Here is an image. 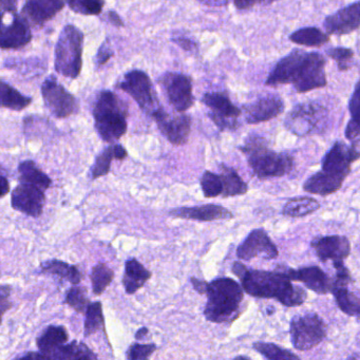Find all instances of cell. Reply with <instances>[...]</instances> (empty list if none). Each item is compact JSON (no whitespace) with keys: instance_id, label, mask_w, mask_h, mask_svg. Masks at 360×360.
Returning <instances> with one entry per match:
<instances>
[{"instance_id":"obj_55","label":"cell","mask_w":360,"mask_h":360,"mask_svg":"<svg viewBox=\"0 0 360 360\" xmlns=\"http://www.w3.org/2000/svg\"><path fill=\"white\" fill-rule=\"evenodd\" d=\"M10 185L5 176H1V198L6 197L9 193Z\"/></svg>"},{"instance_id":"obj_28","label":"cell","mask_w":360,"mask_h":360,"mask_svg":"<svg viewBox=\"0 0 360 360\" xmlns=\"http://www.w3.org/2000/svg\"><path fill=\"white\" fill-rule=\"evenodd\" d=\"M220 176L223 182V198L237 197L248 193V186L233 168L221 165Z\"/></svg>"},{"instance_id":"obj_1","label":"cell","mask_w":360,"mask_h":360,"mask_svg":"<svg viewBox=\"0 0 360 360\" xmlns=\"http://www.w3.org/2000/svg\"><path fill=\"white\" fill-rule=\"evenodd\" d=\"M231 271L239 278L245 292L256 298L277 299L288 307H299L307 299V292L300 286H295L281 269L259 271L248 269L241 262H235Z\"/></svg>"},{"instance_id":"obj_34","label":"cell","mask_w":360,"mask_h":360,"mask_svg":"<svg viewBox=\"0 0 360 360\" xmlns=\"http://www.w3.org/2000/svg\"><path fill=\"white\" fill-rule=\"evenodd\" d=\"M98 356L85 345L77 342L66 343L52 355V359H96Z\"/></svg>"},{"instance_id":"obj_15","label":"cell","mask_w":360,"mask_h":360,"mask_svg":"<svg viewBox=\"0 0 360 360\" xmlns=\"http://www.w3.org/2000/svg\"><path fill=\"white\" fill-rule=\"evenodd\" d=\"M360 159V151L355 146L343 142H336L322 159V170L347 178L351 172V165Z\"/></svg>"},{"instance_id":"obj_8","label":"cell","mask_w":360,"mask_h":360,"mask_svg":"<svg viewBox=\"0 0 360 360\" xmlns=\"http://www.w3.org/2000/svg\"><path fill=\"white\" fill-rule=\"evenodd\" d=\"M290 340L298 351H309L326 336V324L315 313L295 316L290 324Z\"/></svg>"},{"instance_id":"obj_51","label":"cell","mask_w":360,"mask_h":360,"mask_svg":"<svg viewBox=\"0 0 360 360\" xmlns=\"http://www.w3.org/2000/svg\"><path fill=\"white\" fill-rule=\"evenodd\" d=\"M16 0H1V9L3 12L15 11Z\"/></svg>"},{"instance_id":"obj_21","label":"cell","mask_w":360,"mask_h":360,"mask_svg":"<svg viewBox=\"0 0 360 360\" xmlns=\"http://www.w3.org/2000/svg\"><path fill=\"white\" fill-rule=\"evenodd\" d=\"M311 248L322 262L328 260H345L351 252V243L345 236H324L316 238L311 241Z\"/></svg>"},{"instance_id":"obj_42","label":"cell","mask_w":360,"mask_h":360,"mask_svg":"<svg viewBox=\"0 0 360 360\" xmlns=\"http://www.w3.org/2000/svg\"><path fill=\"white\" fill-rule=\"evenodd\" d=\"M113 159H115V148H113V146L107 147L96 158V163H94V167H92V180H96V179L101 178V176H107L109 172H110L111 162H112Z\"/></svg>"},{"instance_id":"obj_44","label":"cell","mask_w":360,"mask_h":360,"mask_svg":"<svg viewBox=\"0 0 360 360\" xmlns=\"http://www.w3.org/2000/svg\"><path fill=\"white\" fill-rule=\"evenodd\" d=\"M157 349V345L150 343V345H140V343H134L128 349L127 358L130 360L148 359Z\"/></svg>"},{"instance_id":"obj_23","label":"cell","mask_w":360,"mask_h":360,"mask_svg":"<svg viewBox=\"0 0 360 360\" xmlns=\"http://www.w3.org/2000/svg\"><path fill=\"white\" fill-rule=\"evenodd\" d=\"M64 0H26L22 14L37 26L52 20L64 8Z\"/></svg>"},{"instance_id":"obj_12","label":"cell","mask_w":360,"mask_h":360,"mask_svg":"<svg viewBox=\"0 0 360 360\" xmlns=\"http://www.w3.org/2000/svg\"><path fill=\"white\" fill-rule=\"evenodd\" d=\"M41 94L48 110L58 119L70 117L77 110V103L75 96L67 91L54 77H49L44 82Z\"/></svg>"},{"instance_id":"obj_40","label":"cell","mask_w":360,"mask_h":360,"mask_svg":"<svg viewBox=\"0 0 360 360\" xmlns=\"http://www.w3.org/2000/svg\"><path fill=\"white\" fill-rule=\"evenodd\" d=\"M69 8L82 15H98L105 6L104 0H67Z\"/></svg>"},{"instance_id":"obj_9","label":"cell","mask_w":360,"mask_h":360,"mask_svg":"<svg viewBox=\"0 0 360 360\" xmlns=\"http://www.w3.org/2000/svg\"><path fill=\"white\" fill-rule=\"evenodd\" d=\"M119 87L129 94L138 103L140 108L150 117L162 108L150 79L143 71L132 70L128 72Z\"/></svg>"},{"instance_id":"obj_37","label":"cell","mask_w":360,"mask_h":360,"mask_svg":"<svg viewBox=\"0 0 360 360\" xmlns=\"http://www.w3.org/2000/svg\"><path fill=\"white\" fill-rule=\"evenodd\" d=\"M85 333L86 337L98 332L104 326V315H103V307L101 302L90 303L85 313Z\"/></svg>"},{"instance_id":"obj_7","label":"cell","mask_w":360,"mask_h":360,"mask_svg":"<svg viewBox=\"0 0 360 360\" xmlns=\"http://www.w3.org/2000/svg\"><path fill=\"white\" fill-rule=\"evenodd\" d=\"M328 117V110L322 105L302 103L288 112L284 126L295 136H307L323 131Z\"/></svg>"},{"instance_id":"obj_33","label":"cell","mask_w":360,"mask_h":360,"mask_svg":"<svg viewBox=\"0 0 360 360\" xmlns=\"http://www.w3.org/2000/svg\"><path fill=\"white\" fill-rule=\"evenodd\" d=\"M351 120L345 128V138L349 141L360 139V82L356 85L349 103Z\"/></svg>"},{"instance_id":"obj_5","label":"cell","mask_w":360,"mask_h":360,"mask_svg":"<svg viewBox=\"0 0 360 360\" xmlns=\"http://www.w3.org/2000/svg\"><path fill=\"white\" fill-rule=\"evenodd\" d=\"M94 123L105 142L120 140L127 131V112L120 98L111 91H103L94 107Z\"/></svg>"},{"instance_id":"obj_56","label":"cell","mask_w":360,"mask_h":360,"mask_svg":"<svg viewBox=\"0 0 360 360\" xmlns=\"http://www.w3.org/2000/svg\"><path fill=\"white\" fill-rule=\"evenodd\" d=\"M0 300H5V299H9L10 292H11V286L6 285L3 284L1 285V290H0Z\"/></svg>"},{"instance_id":"obj_54","label":"cell","mask_w":360,"mask_h":360,"mask_svg":"<svg viewBox=\"0 0 360 360\" xmlns=\"http://www.w3.org/2000/svg\"><path fill=\"white\" fill-rule=\"evenodd\" d=\"M20 358H29V359H37V358H39V359H47V357H46L45 354L41 353V351L39 352H31V353L26 354V355L22 356Z\"/></svg>"},{"instance_id":"obj_45","label":"cell","mask_w":360,"mask_h":360,"mask_svg":"<svg viewBox=\"0 0 360 360\" xmlns=\"http://www.w3.org/2000/svg\"><path fill=\"white\" fill-rule=\"evenodd\" d=\"M333 264H334L335 269H336L334 288L349 285V282H351V274H349V269H347L345 263H343V260L333 261Z\"/></svg>"},{"instance_id":"obj_38","label":"cell","mask_w":360,"mask_h":360,"mask_svg":"<svg viewBox=\"0 0 360 360\" xmlns=\"http://www.w3.org/2000/svg\"><path fill=\"white\" fill-rule=\"evenodd\" d=\"M252 347L263 357L271 360L299 359V356L271 342H255Z\"/></svg>"},{"instance_id":"obj_50","label":"cell","mask_w":360,"mask_h":360,"mask_svg":"<svg viewBox=\"0 0 360 360\" xmlns=\"http://www.w3.org/2000/svg\"><path fill=\"white\" fill-rule=\"evenodd\" d=\"M198 1L207 7L220 8L229 5L231 0H198Z\"/></svg>"},{"instance_id":"obj_24","label":"cell","mask_w":360,"mask_h":360,"mask_svg":"<svg viewBox=\"0 0 360 360\" xmlns=\"http://www.w3.org/2000/svg\"><path fill=\"white\" fill-rule=\"evenodd\" d=\"M345 179L347 178L345 176H337V174H330V172L321 169L305 181L303 189L307 193H313V195H332L341 188Z\"/></svg>"},{"instance_id":"obj_31","label":"cell","mask_w":360,"mask_h":360,"mask_svg":"<svg viewBox=\"0 0 360 360\" xmlns=\"http://www.w3.org/2000/svg\"><path fill=\"white\" fill-rule=\"evenodd\" d=\"M290 41L305 47H322L330 41V37L316 27H307L292 33Z\"/></svg>"},{"instance_id":"obj_2","label":"cell","mask_w":360,"mask_h":360,"mask_svg":"<svg viewBox=\"0 0 360 360\" xmlns=\"http://www.w3.org/2000/svg\"><path fill=\"white\" fill-rule=\"evenodd\" d=\"M326 60L317 52L294 50L280 60L277 71L284 85H292L298 94L326 87Z\"/></svg>"},{"instance_id":"obj_48","label":"cell","mask_w":360,"mask_h":360,"mask_svg":"<svg viewBox=\"0 0 360 360\" xmlns=\"http://www.w3.org/2000/svg\"><path fill=\"white\" fill-rule=\"evenodd\" d=\"M174 41L186 51H195V48H197V44L191 39H186V37H178V39H174Z\"/></svg>"},{"instance_id":"obj_30","label":"cell","mask_w":360,"mask_h":360,"mask_svg":"<svg viewBox=\"0 0 360 360\" xmlns=\"http://www.w3.org/2000/svg\"><path fill=\"white\" fill-rule=\"evenodd\" d=\"M320 208L319 202L314 198L298 197L288 200L282 210V214L290 218H301L317 212Z\"/></svg>"},{"instance_id":"obj_25","label":"cell","mask_w":360,"mask_h":360,"mask_svg":"<svg viewBox=\"0 0 360 360\" xmlns=\"http://www.w3.org/2000/svg\"><path fill=\"white\" fill-rule=\"evenodd\" d=\"M69 335L63 326H50L37 338V345L39 351L45 354L47 359H52V355L58 349L68 342Z\"/></svg>"},{"instance_id":"obj_4","label":"cell","mask_w":360,"mask_h":360,"mask_svg":"<svg viewBox=\"0 0 360 360\" xmlns=\"http://www.w3.org/2000/svg\"><path fill=\"white\" fill-rule=\"evenodd\" d=\"M243 288L231 278H218L208 283L207 303L204 316L208 321L224 323L233 321L239 314L243 300Z\"/></svg>"},{"instance_id":"obj_13","label":"cell","mask_w":360,"mask_h":360,"mask_svg":"<svg viewBox=\"0 0 360 360\" xmlns=\"http://www.w3.org/2000/svg\"><path fill=\"white\" fill-rule=\"evenodd\" d=\"M161 134L176 146L186 144L191 129V119L187 115H172L163 108L153 115Z\"/></svg>"},{"instance_id":"obj_41","label":"cell","mask_w":360,"mask_h":360,"mask_svg":"<svg viewBox=\"0 0 360 360\" xmlns=\"http://www.w3.org/2000/svg\"><path fill=\"white\" fill-rule=\"evenodd\" d=\"M200 183H201L204 197L217 198L219 195H222L223 182L219 174H214L212 172H205L202 174Z\"/></svg>"},{"instance_id":"obj_35","label":"cell","mask_w":360,"mask_h":360,"mask_svg":"<svg viewBox=\"0 0 360 360\" xmlns=\"http://www.w3.org/2000/svg\"><path fill=\"white\" fill-rule=\"evenodd\" d=\"M32 102V98L22 96L20 91L14 89L9 84L3 82L1 83V105L5 108L14 111H22L29 106Z\"/></svg>"},{"instance_id":"obj_14","label":"cell","mask_w":360,"mask_h":360,"mask_svg":"<svg viewBox=\"0 0 360 360\" xmlns=\"http://www.w3.org/2000/svg\"><path fill=\"white\" fill-rule=\"evenodd\" d=\"M279 255L277 246L273 243L264 229H255L246 239L238 246L237 257L241 260L248 261L254 258L273 260Z\"/></svg>"},{"instance_id":"obj_47","label":"cell","mask_w":360,"mask_h":360,"mask_svg":"<svg viewBox=\"0 0 360 360\" xmlns=\"http://www.w3.org/2000/svg\"><path fill=\"white\" fill-rule=\"evenodd\" d=\"M113 52L110 48L107 47L106 45H103L98 50V56H96V62L98 65H104L105 63L108 62L110 58H112Z\"/></svg>"},{"instance_id":"obj_39","label":"cell","mask_w":360,"mask_h":360,"mask_svg":"<svg viewBox=\"0 0 360 360\" xmlns=\"http://www.w3.org/2000/svg\"><path fill=\"white\" fill-rule=\"evenodd\" d=\"M65 302L79 314H85L89 307L87 290L82 286L75 285L68 290Z\"/></svg>"},{"instance_id":"obj_19","label":"cell","mask_w":360,"mask_h":360,"mask_svg":"<svg viewBox=\"0 0 360 360\" xmlns=\"http://www.w3.org/2000/svg\"><path fill=\"white\" fill-rule=\"evenodd\" d=\"M328 35H347L360 28V1L339 10L324 20Z\"/></svg>"},{"instance_id":"obj_22","label":"cell","mask_w":360,"mask_h":360,"mask_svg":"<svg viewBox=\"0 0 360 360\" xmlns=\"http://www.w3.org/2000/svg\"><path fill=\"white\" fill-rule=\"evenodd\" d=\"M169 216L186 219V220L200 221V222L229 220L233 218L231 210L216 204H206V205L195 206V207L174 208L169 212Z\"/></svg>"},{"instance_id":"obj_6","label":"cell","mask_w":360,"mask_h":360,"mask_svg":"<svg viewBox=\"0 0 360 360\" xmlns=\"http://www.w3.org/2000/svg\"><path fill=\"white\" fill-rule=\"evenodd\" d=\"M84 34L75 26L63 29L56 47L54 67L65 77L77 79L83 67Z\"/></svg>"},{"instance_id":"obj_3","label":"cell","mask_w":360,"mask_h":360,"mask_svg":"<svg viewBox=\"0 0 360 360\" xmlns=\"http://www.w3.org/2000/svg\"><path fill=\"white\" fill-rule=\"evenodd\" d=\"M240 150L248 159L255 176L259 179L283 176L294 168V158L288 153L271 150L262 136H248Z\"/></svg>"},{"instance_id":"obj_16","label":"cell","mask_w":360,"mask_h":360,"mask_svg":"<svg viewBox=\"0 0 360 360\" xmlns=\"http://www.w3.org/2000/svg\"><path fill=\"white\" fill-rule=\"evenodd\" d=\"M284 110V102L275 94H265L243 106L244 119L248 124L271 121Z\"/></svg>"},{"instance_id":"obj_10","label":"cell","mask_w":360,"mask_h":360,"mask_svg":"<svg viewBox=\"0 0 360 360\" xmlns=\"http://www.w3.org/2000/svg\"><path fill=\"white\" fill-rule=\"evenodd\" d=\"M160 83L168 102L178 112H184L193 106L195 98L191 77L182 73L168 72L161 77Z\"/></svg>"},{"instance_id":"obj_11","label":"cell","mask_w":360,"mask_h":360,"mask_svg":"<svg viewBox=\"0 0 360 360\" xmlns=\"http://www.w3.org/2000/svg\"><path fill=\"white\" fill-rule=\"evenodd\" d=\"M202 102L210 108V117L220 130H236L239 127L242 111L231 103L229 96L222 92L206 94Z\"/></svg>"},{"instance_id":"obj_49","label":"cell","mask_w":360,"mask_h":360,"mask_svg":"<svg viewBox=\"0 0 360 360\" xmlns=\"http://www.w3.org/2000/svg\"><path fill=\"white\" fill-rule=\"evenodd\" d=\"M191 283H193V288H195L199 294L206 295V292H207L208 282L197 279V278H191Z\"/></svg>"},{"instance_id":"obj_26","label":"cell","mask_w":360,"mask_h":360,"mask_svg":"<svg viewBox=\"0 0 360 360\" xmlns=\"http://www.w3.org/2000/svg\"><path fill=\"white\" fill-rule=\"evenodd\" d=\"M150 278V271L145 269L144 265L136 259L126 261L123 284L127 294L131 295L138 292Z\"/></svg>"},{"instance_id":"obj_36","label":"cell","mask_w":360,"mask_h":360,"mask_svg":"<svg viewBox=\"0 0 360 360\" xmlns=\"http://www.w3.org/2000/svg\"><path fill=\"white\" fill-rule=\"evenodd\" d=\"M90 278H91L92 290H94V294L98 296V295L103 294L108 288L109 284L113 281L115 273L105 263H98L92 269Z\"/></svg>"},{"instance_id":"obj_53","label":"cell","mask_w":360,"mask_h":360,"mask_svg":"<svg viewBox=\"0 0 360 360\" xmlns=\"http://www.w3.org/2000/svg\"><path fill=\"white\" fill-rule=\"evenodd\" d=\"M108 20L111 24L115 25V27H122L123 26V22H122L121 18H120L119 14L115 13V11L108 12Z\"/></svg>"},{"instance_id":"obj_17","label":"cell","mask_w":360,"mask_h":360,"mask_svg":"<svg viewBox=\"0 0 360 360\" xmlns=\"http://www.w3.org/2000/svg\"><path fill=\"white\" fill-rule=\"evenodd\" d=\"M45 191L33 185L20 183L12 193V207L27 216L39 218L45 206Z\"/></svg>"},{"instance_id":"obj_27","label":"cell","mask_w":360,"mask_h":360,"mask_svg":"<svg viewBox=\"0 0 360 360\" xmlns=\"http://www.w3.org/2000/svg\"><path fill=\"white\" fill-rule=\"evenodd\" d=\"M20 183L33 185L46 191L51 186L52 181L45 172H41L33 161H25L18 167Z\"/></svg>"},{"instance_id":"obj_20","label":"cell","mask_w":360,"mask_h":360,"mask_svg":"<svg viewBox=\"0 0 360 360\" xmlns=\"http://www.w3.org/2000/svg\"><path fill=\"white\" fill-rule=\"evenodd\" d=\"M9 24L3 25L1 29V49H20L30 43L32 39V32L26 18H22L15 14V11L9 12Z\"/></svg>"},{"instance_id":"obj_32","label":"cell","mask_w":360,"mask_h":360,"mask_svg":"<svg viewBox=\"0 0 360 360\" xmlns=\"http://www.w3.org/2000/svg\"><path fill=\"white\" fill-rule=\"evenodd\" d=\"M333 295L339 309L347 316L360 319V297L347 290V286L335 288Z\"/></svg>"},{"instance_id":"obj_29","label":"cell","mask_w":360,"mask_h":360,"mask_svg":"<svg viewBox=\"0 0 360 360\" xmlns=\"http://www.w3.org/2000/svg\"><path fill=\"white\" fill-rule=\"evenodd\" d=\"M41 269L43 273L58 276L63 279H66L73 285H77L82 280V275L77 265H70L64 261H46V262L41 263Z\"/></svg>"},{"instance_id":"obj_52","label":"cell","mask_w":360,"mask_h":360,"mask_svg":"<svg viewBox=\"0 0 360 360\" xmlns=\"http://www.w3.org/2000/svg\"><path fill=\"white\" fill-rule=\"evenodd\" d=\"M113 148H115V160H120V161H122V160H124L126 157H127V151H126V149L124 148L122 145H115Z\"/></svg>"},{"instance_id":"obj_57","label":"cell","mask_w":360,"mask_h":360,"mask_svg":"<svg viewBox=\"0 0 360 360\" xmlns=\"http://www.w3.org/2000/svg\"><path fill=\"white\" fill-rule=\"evenodd\" d=\"M147 334H148V328H144V326H143V328H141L140 330L136 332V339L140 340V339L144 338Z\"/></svg>"},{"instance_id":"obj_46","label":"cell","mask_w":360,"mask_h":360,"mask_svg":"<svg viewBox=\"0 0 360 360\" xmlns=\"http://www.w3.org/2000/svg\"><path fill=\"white\" fill-rule=\"evenodd\" d=\"M276 0H233L236 8L239 10H248L257 5L266 6Z\"/></svg>"},{"instance_id":"obj_18","label":"cell","mask_w":360,"mask_h":360,"mask_svg":"<svg viewBox=\"0 0 360 360\" xmlns=\"http://www.w3.org/2000/svg\"><path fill=\"white\" fill-rule=\"evenodd\" d=\"M292 281L302 282L309 290L317 294L324 295L332 292L334 279L328 277L320 267L309 266L300 269H281Z\"/></svg>"},{"instance_id":"obj_43","label":"cell","mask_w":360,"mask_h":360,"mask_svg":"<svg viewBox=\"0 0 360 360\" xmlns=\"http://www.w3.org/2000/svg\"><path fill=\"white\" fill-rule=\"evenodd\" d=\"M326 54L328 58L337 63L339 71H347L351 69L354 58L353 50L342 47L330 48L326 50Z\"/></svg>"}]
</instances>
